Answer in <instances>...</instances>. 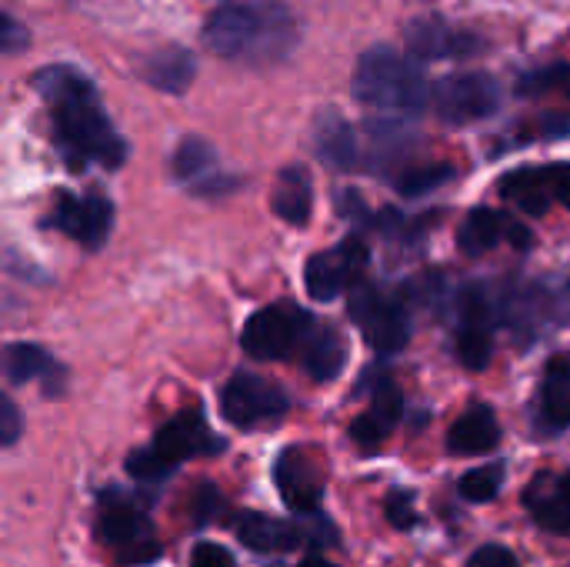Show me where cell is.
<instances>
[{
	"mask_svg": "<svg viewBox=\"0 0 570 567\" xmlns=\"http://www.w3.org/2000/svg\"><path fill=\"white\" fill-rule=\"evenodd\" d=\"M37 94L50 104L57 140L73 167L87 160L104 167H120L127 160V144L107 120L97 87L73 67H43L33 74Z\"/></svg>",
	"mask_w": 570,
	"mask_h": 567,
	"instance_id": "1",
	"label": "cell"
},
{
	"mask_svg": "<svg viewBox=\"0 0 570 567\" xmlns=\"http://www.w3.org/2000/svg\"><path fill=\"white\" fill-rule=\"evenodd\" d=\"M204 43L224 60L274 63L284 60L297 43V27L294 17L274 0L264 3L224 0L220 7L210 10L204 23Z\"/></svg>",
	"mask_w": 570,
	"mask_h": 567,
	"instance_id": "2",
	"label": "cell"
},
{
	"mask_svg": "<svg viewBox=\"0 0 570 567\" xmlns=\"http://www.w3.org/2000/svg\"><path fill=\"white\" fill-rule=\"evenodd\" d=\"M351 94L364 107L377 110H421L428 104V77L414 60L394 47H371L357 60Z\"/></svg>",
	"mask_w": 570,
	"mask_h": 567,
	"instance_id": "3",
	"label": "cell"
},
{
	"mask_svg": "<svg viewBox=\"0 0 570 567\" xmlns=\"http://www.w3.org/2000/svg\"><path fill=\"white\" fill-rule=\"evenodd\" d=\"M147 498L110 488L97 501V535L127 565H150L160 558V541L147 515Z\"/></svg>",
	"mask_w": 570,
	"mask_h": 567,
	"instance_id": "4",
	"label": "cell"
},
{
	"mask_svg": "<svg viewBox=\"0 0 570 567\" xmlns=\"http://www.w3.org/2000/svg\"><path fill=\"white\" fill-rule=\"evenodd\" d=\"M234 535L237 541L254 551V555H287L297 551L304 545H311L314 551H324L327 545H337L341 535L334 528V521L321 511L307 515V521H281L271 518L264 511H240L234 515Z\"/></svg>",
	"mask_w": 570,
	"mask_h": 567,
	"instance_id": "5",
	"label": "cell"
},
{
	"mask_svg": "<svg viewBox=\"0 0 570 567\" xmlns=\"http://www.w3.org/2000/svg\"><path fill=\"white\" fill-rule=\"evenodd\" d=\"M291 411V398L281 384L257 378L250 371H237L220 388V414L227 424L240 431H254L261 424H277Z\"/></svg>",
	"mask_w": 570,
	"mask_h": 567,
	"instance_id": "6",
	"label": "cell"
},
{
	"mask_svg": "<svg viewBox=\"0 0 570 567\" xmlns=\"http://www.w3.org/2000/svg\"><path fill=\"white\" fill-rule=\"evenodd\" d=\"M311 328H314L311 314L297 307H287V304L264 307L247 317L240 331V348L254 361H284L294 354V348H304V338L311 334Z\"/></svg>",
	"mask_w": 570,
	"mask_h": 567,
	"instance_id": "7",
	"label": "cell"
},
{
	"mask_svg": "<svg viewBox=\"0 0 570 567\" xmlns=\"http://www.w3.org/2000/svg\"><path fill=\"white\" fill-rule=\"evenodd\" d=\"M351 317H354L357 331L364 334V341L377 354H397L411 341V317H407L404 304L381 294L377 287H367V284L354 287Z\"/></svg>",
	"mask_w": 570,
	"mask_h": 567,
	"instance_id": "8",
	"label": "cell"
},
{
	"mask_svg": "<svg viewBox=\"0 0 570 567\" xmlns=\"http://www.w3.org/2000/svg\"><path fill=\"white\" fill-rule=\"evenodd\" d=\"M434 110L448 124H474L484 117H494L501 107V84L491 74L468 70V74H451L438 80L434 94Z\"/></svg>",
	"mask_w": 570,
	"mask_h": 567,
	"instance_id": "9",
	"label": "cell"
},
{
	"mask_svg": "<svg viewBox=\"0 0 570 567\" xmlns=\"http://www.w3.org/2000/svg\"><path fill=\"white\" fill-rule=\"evenodd\" d=\"M498 311L481 284H468L458 297V358L468 371H484L494 354Z\"/></svg>",
	"mask_w": 570,
	"mask_h": 567,
	"instance_id": "10",
	"label": "cell"
},
{
	"mask_svg": "<svg viewBox=\"0 0 570 567\" xmlns=\"http://www.w3.org/2000/svg\"><path fill=\"white\" fill-rule=\"evenodd\" d=\"M367 247L361 237H347L341 241L337 247L324 251V254H314L307 261V271H304V284H307V294L314 301H337L344 291L357 287L364 267H367Z\"/></svg>",
	"mask_w": 570,
	"mask_h": 567,
	"instance_id": "11",
	"label": "cell"
},
{
	"mask_svg": "<svg viewBox=\"0 0 570 567\" xmlns=\"http://www.w3.org/2000/svg\"><path fill=\"white\" fill-rule=\"evenodd\" d=\"M150 444L174 468H180L184 461H194V458H214V454H224L227 451V441L210 431V424H207V418H204L200 408L180 411L177 418H170L154 434Z\"/></svg>",
	"mask_w": 570,
	"mask_h": 567,
	"instance_id": "12",
	"label": "cell"
},
{
	"mask_svg": "<svg viewBox=\"0 0 570 567\" xmlns=\"http://www.w3.org/2000/svg\"><path fill=\"white\" fill-rule=\"evenodd\" d=\"M274 485L294 515H314L324 505V475H321L317 461L301 448H287L277 454Z\"/></svg>",
	"mask_w": 570,
	"mask_h": 567,
	"instance_id": "13",
	"label": "cell"
},
{
	"mask_svg": "<svg viewBox=\"0 0 570 567\" xmlns=\"http://www.w3.org/2000/svg\"><path fill=\"white\" fill-rule=\"evenodd\" d=\"M407 53L417 60H448V57H471L484 47L481 37L468 30H454L438 17H417L404 30Z\"/></svg>",
	"mask_w": 570,
	"mask_h": 567,
	"instance_id": "14",
	"label": "cell"
},
{
	"mask_svg": "<svg viewBox=\"0 0 570 567\" xmlns=\"http://www.w3.org/2000/svg\"><path fill=\"white\" fill-rule=\"evenodd\" d=\"M53 227H60L70 241L83 247H100L114 227V207L110 201L90 194V197H70L63 194L53 211Z\"/></svg>",
	"mask_w": 570,
	"mask_h": 567,
	"instance_id": "15",
	"label": "cell"
},
{
	"mask_svg": "<svg viewBox=\"0 0 570 567\" xmlns=\"http://www.w3.org/2000/svg\"><path fill=\"white\" fill-rule=\"evenodd\" d=\"M524 508L538 528L570 538V475L541 471L524 488Z\"/></svg>",
	"mask_w": 570,
	"mask_h": 567,
	"instance_id": "16",
	"label": "cell"
},
{
	"mask_svg": "<svg viewBox=\"0 0 570 567\" xmlns=\"http://www.w3.org/2000/svg\"><path fill=\"white\" fill-rule=\"evenodd\" d=\"M401 414H404L401 388L391 378H381L374 384L371 408L361 418H354V424H351V441L364 451H374L381 441H387L394 434V428L401 424Z\"/></svg>",
	"mask_w": 570,
	"mask_h": 567,
	"instance_id": "17",
	"label": "cell"
},
{
	"mask_svg": "<svg viewBox=\"0 0 570 567\" xmlns=\"http://www.w3.org/2000/svg\"><path fill=\"white\" fill-rule=\"evenodd\" d=\"M314 147H317L321 160L331 164L334 170H357L361 167V137L337 110H324L317 117Z\"/></svg>",
	"mask_w": 570,
	"mask_h": 567,
	"instance_id": "18",
	"label": "cell"
},
{
	"mask_svg": "<svg viewBox=\"0 0 570 567\" xmlns=\"http://www.w3.org/2000/svg\"><path fill=\"white\" fill-rule=\"evenodd\" d=\"M501 444V424L488 404H471L451 428L448 434V451L458 458H474L488 454Z\"/></svg>",
	"mask_w": 570,
	"mask_h": 567,
	"instance_id": "19",
	"label": "cell"
},
{
	"mask_svg": "<svg viewBox=\"0 0 570 567\" xmlns=\"http://www.w3.org/2000/svg\"><path fill=\"white\" fill-rule=\"evenodd\" d=\"M347 364V348L344 338L331 324H314L311 334L304 338V368L314 381H334L341 378Z\"/></svg>",
	"mask_w": 570,
	"mask_h": 567,
	"instance_id": "20",
	"label": "cell"
},
{
	"mask_svg": "<svg viewBox=\"0 0 570 567\" xmlns=\"http://www.w3.org/2000/svg\"><path fill=\"white\" fill-rule=\"evenodd\" d=\"M140 74H144V80L150 87H157L164 94H184L190 87L194 74H197V60L184 47H164V50H157V53H150L144 60Z\"/></svg>",
	"mask_w": 570,
	"mask_h": 567,
	"instance_id": "21",
	"label": "cell"
},
{
	"mask_svg": "<svg viewBox=\"0 0 570 567\" xmlns=\"http://www.w3.org/2000/svg\"><path fill=\"white\" fill-rule=\"evenodd\" d=\"M3 374L10 384H30V381H47L43 384V394H60V384H53V374H63L57 368V361L37 348V344H7V354H3Z\"/></svg>",
	"mask_w": 570,
	"mask_h": 567,
	"instance_id": "22",
	"label": "cell"
},
{
	"mask_svg": "<svg viewBox=\"0 0 570 567\" xmlns=\"http://www.w3.org/2000/svg\"><path fill=\"white\" fill-rule=\"evenodd\" d=\"M271 207L281 221L294 224V227H304L307 217H311V207H314V190H311V177L304 167H287L277 184H274V197H271Z\"/></svg>",
	"mask_w": 570,
	"mask_h": 567,
	"instance_id": "23",
	"label": "cell"
},
{
	"mask_svg": "<svg viewBox=\"0 0 570 567\" xmlns=\"http://www.w3.org/2000/svg\"><path fill=\"white\" fill-rule=\"evenodd\" d=\"M551 307L554 301L541 287H528L521 294H511L504 304V321L521 334V341H538L551 328Z\"/></svg>",
	"mask_w": 570,
	"mask_h": 567,
	"instance_id": "24",
	"label": "cell"
},
{
	"mask_svg": "<svg viewBox=\"0 0 570 567\" xmlns=\"http://www.w3.org/2000/svg\"><path fill=\"white\" fill-rule=\"evenodd\" d=\"M538 414L548 428L561 431L570 424V358H554L541 381Z\"/></svg>",
	"mask_w": 570,
	"mask_h": 567,
	"instance_id": "25",
	"label": "cell"
},
{
	"mask_svg": "<svg viewBox=\"0 0 570 567\" xmlns=\"http://www.w3.org/2000/svg\"><path fill=\"white\" fill-rule=\"evenodd\" d=\"M501 194L511 197L531 217H541L551 207V201H554L544 167L541 170H514V174H508L501 180Z\"/></svg>",
	"mask_w": 570,
	"mask_h": 567,
	"instance_id": "26",
	"label": "cell"
},
{
	"mask_svg": "<svg viewBox=\"0 0 570 567\" xmlns=\"http://www.w3.org/2000/svg\"><path fill=\"white\" fill-rule=\"evenodd\" d=\"M498 241H501V221H498V214L488 211V207H474V211L461 221V227H458V244H461V251L471 254V257H481V254L494 251Z\"/></svg>",
	"mask_w": 570,
	"mask_h": 567,
	"instance_id": "27",
	"label": "cell"
},
{
	"mask_svg": "<svg viewBox=\"0 0 570 567\" xmlns=\"http://www.w3.org/2000/svg\"><path fill=\"white\" fill-rule=\"evenodd\" d=\"M504 465L498 461V465H481V468H474V471H468L461 481H458V495L468 501V505H491L498 495H501V488H504Z\"/></svg>",
	"mask_w": 570,
	"mask_h": 567,
	"instance_id": "28",
	"label": "cell"
},
{
	"mask_svg": "<svg viewBox=\"0 0 570 567\" xmlns=\"http://www.w3.org/2000/svg\"><path fill=\"white\" fill-rule=\"evenodd\" d=\"M214 167H217V154L200 137H187L177 147V154H174V174H177V180H200Z\"/></svg>",
	"mask_w": 570,
	"mask_h": 567,
	"instance_id": "29",
	"label": "cell"
},
{
	"mask_svg": "<svg viewBox=\"0 0 570 567\" xmlns=\"http://www.w3.org/2000/svg\"><path fill=\"white\" fill-rule=\"evenodd\" d=\"M454 177L451 164H428V167H411L397 177V190L404 197H424L431 190H438L441 184H448Z\"/></svg>",
	"mask_w": 570,
	"mask_h": 567,
	"instance_id": "30",
	"label": "cell"
},
{
	"mask_svg": "<svg viewBox=\"0 0 570 567\" xmlns=\"http://www.w3.org/2000/svg\"><path fill=\"white\" fill-rule=\"evenodd\" d=\"M124 468H127V475H130L134 481H140V485H160V481L174 478V471H177L170 461H164V458L154 451V444H150V448H140V451H130Z\"/></svg>",
	"mask_w": 570,
	"mask_h": 567,
	"instance_id": "31",
	"label": "cell"
},
{
	"mask_svg": "<svg viewBox=\"0 0 570 567\" xmlns=\"http://www.w3.org/2000/svg\"><path fill=\"white\" fill-rule=\"evenodd\" d=\"M227 515V501L220 495L217 485H197L194 498H190V528H207L214 521H220Z\"/></svg>",
	"mask_w": 570,
	"mask_h": 567,
	"instance_id": "32",
	"label": "cell"
},
{
	"mask_svg": "<svg viewBox=\"0 0 570 567\" xmlns=\"http://www.w3.org/2000/svg\"><path fill=\"white\" fill-rule=\"evenodd\" d=\"M548 90L570 94V63H554V67L534 70L521 80V94H548Z\"/></svg>",
	"mask_w": 570,
	"mask_h": 567,
	"instance_id": "33",
	"label": "cell"
},
{
	"mask_svg": "<svg viewBox=\"0 0 570 567\" xmlns=\"http://www.w3.org/2000/svg\"><path fill=\"white\" fill-rule=\"evenodd\" d=\"M384 515L397 531H414L421 525V515L414 508V491H391L384 501Z\"/></svg>",
	"mask_w": 570,
	"mask_h": 567,
	"instance_id": "34",
	"label": "cell"
},
{
	"mask_svg": "<svg viewBox=\"0 0 570 567\" xmlns=\"http://www.w3.org/2000/svg\"><path fill=\"white\" fill-rule=\"evenodd\" d=\"M190 567H237V558L217 541H197L190 548Z\"/></svg>",
	"mask_w": 570,
	"mask_h": 567,
	"instance_id": "35",
	"label": "cell"
},
{
	"mask_svg": "<svg viewBox=\"0 0 570 567\" xmlns=\"http://www.w3.org/2000/svg\"><path fill=\"white\" fill-rule=\"evenodd\" d=\"M337 211L344 214V221L357 224V227H374V214L367 211L364 197L357 190H341L337 194Z\"/></svg>",
	"mask_w": 570,
	"mask_h": 567,
	"instance_id": "36",
	"label": "cell"
},
{
	"mask_svg": "<svg viewBox=\"0 0 570 567\" xmlns=\"http://www.w3.org/2000/svg\"><path fill=\"white\" fill-rule=\"evenodd\" d=\"M468 567H521V561H518V555H514L511 548H504V545H481V548L471 555Z\"/></svg>",
	"mask_w": 570,
	"mask_h": 567,
	"instance_id": "37",
	"label": "cell"
},
{
	"mask_svg": "<svg viewBox=\"0 0 570 567\" xmlns=\"http://www.w3.org/2000/svg\"><path fill=\"white\" fill-rule=\"evenodd\" d=\"M23 431V421H20V411L10 398H0V444L3 448H13L17 438Z\"/></svg>",
	"mask_w": 570,
	"mask_h": 567,
	"instance_id": "38",
	"label": "cell"
},
{
	"mask_svg": "<svg viewBox=\"0 0 570 567\" xmlns=\"http://www.w3.org/2000/svg\"><path fill=\"white\" fill-rule=\"evenodd\" d=\"M544 170H548V184H551L554 201H561L564 207H570V164H551Z\"/></svg>",
	"mask_w": 570,
	"mask_h": 567,
	"instance_id": "39",
	"label": "cell"
},
{
	"mask_svg": "<svg viewBox=\"0 0 570 567\" xmlns=\"http://www.w3.org/2000/svg\"><path fill=\"white\" fill-rule=\"evenodd\" d=\"M0 47L7 50V53H13V50H20V47H27V30L13 20V17H0Z\"/></svg>",
	"mask_w": 570,
	"mask_h": 567,
	"instance_id": "40",
	"label": "cell"
},
{
	"mask_svg": "<svg viewBox=\"0 0 570 567\" xmlns=\"http://www.w3.org/2000/svg\"><path fill=\"white\" fill-rule=\"evenodd\" d=\"M508 237H511L514 247H521V251H528V247L534 244V237H531V231H528L524 224H508Z\"/></svg>",
	"mask_w": 570,
	"mask_h": 567,
	"instance_id": "41",
	"label": "cell"
},
{
	"mask_svg": "<svg viewBox=\"0 0 570 567\" xmlns=\"http://www.w3.org/2000/svg\"><path fill=\"white\" fill-rule=\"evenodd\" d=\"M297 567H337V565H331V561H327V558H321V555H311V558H304Z\"/></svg>",
	"mask_w": 570,
	"mask_h": 567,
	"instance_id": "42",
	"label": "cell"
}]
</instances>
